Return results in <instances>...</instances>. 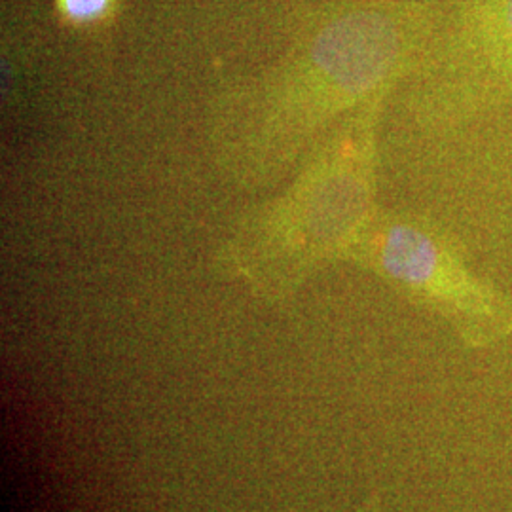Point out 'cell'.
I'll use <instances>...</instances> for the list:
<instances>
[{"instance_id":"cell-1","label":"cell","mask_w":512,"mask_h":512,"mask_svg":"<svg viewBox=\"0 0 512 512\" xmlns=\"http://www.w3.org/2000/svg\"><path fill=\"white\" fill-rule=\"evenodd\" d=\"M342 256L435 311L467 348L512 336L511 298L476 275L458 239L433 220L374 211Z\"/></svg>"},{"instance_id":"cell-2","label":"cell","mask_w":512,"mask_h":512,"mask_svg":"<svg viewBox=\"0 0 512 512\" xmlns=\"http://www.w3.org/2000/svg\"><path fill=\"white\" fill-rule=\"evenodd\" d=\"M421 120L467 128L512 103V0H467L450 37L429 59Z\"/></svg>"},{"instance_id":"cell-3","label":"cell","mask_w":512,"mask_h":512,"mask_svg":"<svg viewBox=\"0 0 512 512\" xmlns=\"http://www.w3.org/2000/svg\"><path fill=\"white\" fill-rule=\"evenodd\" d=\"M109 6V0H63V10L69 18L90 21L99 18Z\"/></svg>"},{"instance_id":"cell-4","label":"cell","mask_w":512,"mask_h":512,"mask_svg":"<svg viewBox=\"0 0 512 512\" xmlns=\"http://www.w3.org/2000/svg\"><path fill=\"white\" fill-rule=\"evenodd\" d=\"M511 167H512V139H511Z\"/></svg>"}]
</instances>
